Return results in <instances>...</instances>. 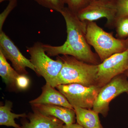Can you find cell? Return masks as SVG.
<instances>
[{
  "label": "cell",
  "mask_w": 128,
  "mask_h": 128,
  "mask_svg": "<svg viewBox=\"0 0 128 128\" xmlns=\"http://www.w3.org/2000/svg\"><path fill=\"white\" fill-rule=\"evenodd\" d=\"M66 25L67 38L61 46H53L43 44V48L49 56L59 54L70 56L88 64L98 65L101 62L96 54L92 52L86 38L87 23L78 18L76 13L68 7L60 12Z\"/></svg>",
  "instance_id": "obj_1"
},
{
  "label": "cell",
  "mask_w": 128,
  "mask_h": 128,
  "mask_svg": "<svg viewBox=\"0 0 128 128\" xmlns=\"http://www.w3.org/2000/svg\"><path fill=\"white\" fill-rule=\"evenodd\" d=\"M60 57L64 64L57 78V86L73 83L86 86L96 85L98 65L88 64L70 56Z\"/></svg>",
  "instance_id": "obj_2"
},
{
  "label": "cell",
  "mask_w": 128,
  "mask_h": 128,
  "mask_svg": "<svg viewBox=\"0 0 128 128\" xmlns=\"http://www.w3.org/2000/svg\"><path fill=\"white\" fill-rule=\"evenodd\" d=\"M86 23L88 42L94 48L101 62L113 54L124 52L128 48V38H116L112 33L105 32L94 22Z\"/></svg>",
  "instance_id": "obj_3"
},
{
  "label": "cell",
  "mask_w": 128,
  "mask_h": 128,
  "mask_svg": "<svg viewBox=\"0 0 128 128\" xmlns=\"http://www.w3.org/2000/svg\"><path fill=\"white\" fill-rule=\"evenodd\" d=\"M28 51L35 73L42 76L46 83L56 88L57 78L64 64L60 57L58 56L56 60L50 58L44 49L43 44L40 42L35 43L28 48Z\"/></svg>",
  "instance_id": "obj_4"
},
{
  "label": "cell",
  "mask_w": 128,
  "mask_h": 128,
  "mask_svg": "<svg viewBox=\"0 0 128 128\" xmlns=\"http://www.w3.org/2000/svg\"><path fill=\"white\" fill-rule=\"evenodd\" d=\"M56 88L73 107L87 109L92 108L101 88L96 85L86 86L76 83L60 85Z\"/></svg>",
  "instance_id": "obj_5"
},
{
  "label": "cell",
  "mask_w": 128,
  "mask_h": 128,
  "mask_svg": "<svg viewBox=\"0 0 128 128\" xmlns=\"http://www.w3.org/2000/svg\"><path fill=\"white\" fill-rule=\"evenodd\" d=\"M76 14L80 20L86 22L105 18L107 19L106 26L113 28L117 20L116 6L114 0H92Z\"/></svg>",
  "instance_id": "obj_6"
},
{
  "label": "cell",
  "mask_w": 128,
  "mask_h": 128,
  "mask_svg": "<svg viewBox=\"0 0 128 128\" xmlns=\"http://www.w3.org/2000/svg\"><path fill=\"white\" fill-rule=\"evenodd\" d=\"M125 74H121L113 78L101 88L95 101L92 110L104 117L106 116L111 101L120 94H128V80Z\"/></svg>",
  "instance_id": "obj_7"
},
{
  "label": "cell",
  "mask_w": 128,
  "mask_h": 128,
  "mask_svg": "<svg viewBox=\"0 0 128 128\" xmlns=\"http://www.w3.org/2000/svg\"><path fill=\"white\" fill-rule=\"evenodd\" d=\"M128 70V48L111 56L98 65L96 85L102 88Z\"/></svg>",
  "instance_id": "obj_8"
},
{
  "label": "cell",
  "mask_w": 128,
  "mask_h": 128,
  "mask_svg": "<svg viewBox=\"0 0 128 128\" xmlns=\"http://www.w3.org/2000/svg\"><path fill=\"white\" fill-rule=\"evenodd\" d=\"M0 51L6 60L11 62L14 69L20 74H27L26 68L35 72L30 60L22 54L13 41L2 31L0 32Z\"/></svg>",
  "instance_id": "obj_9"
},
{
  "label": "cell",
  "mask_w": 128,
  "mask_h": 128,
  "mask_svg": "<svg viewBox=\"0 0 128 128\" xmlns=\"http://www.w3.org/2000/svg\"><path fill=\"white\" fill-rule=\"evenodd\" d=\"M32 105V108L36 109L41 113L47 116L57 118L66 125L75 123L76 114L74 108L52 104H36Z\"/></svg>",
  "instance_id": "obj_10"
},
{
  "label": "cell",
  "mask_w": 128,
  "mask_h": 128,
  "mask_svg": "<svg viewBox=\"0 0 128 128\" xmlns=\"http://www.w3.org/2000/svg\"><path fill=\"white\" fill-rule=\"evenodd\" d=\"M55 88L48 83H46L42 88L41 95L37 98L30 101V103L31 105L52 104L73 109V107L69 103L65 96Z\"/></svg>",
  "instance_id": "obj_11"
},
{
  "label": "cell",
  "mask_w": 128,
  "mask_h": 128,
  "mask_svg": "<svg viewBox=\"0 0 128 128\" xmlns=\"http://www.w3.org/2000/svg\"><path fill=\"white\" fill-rule=\"evenodd\" d=\"M33 113L27 116L29 121L22 122V128H62L64 123L57 118L47 116L33 108Z\"/></svg>",
  "instance_id": "obj_12"
},
{
  "label": "cell",
  "mask_w": 128,
  "mask_h": 128,
  "mask_svg": "<svg viewBox=\"0 0 128 128\" xmlns=\"http://www.w3.org/2000/svg\"><path fill=\"white\" fill-rule=\"evenodd\" d=\"M77 123L84 128H103L98 114L91 109L73 107Z\"/></svg>",
  "instance_id": "obj_13"
},
{
  "label": "cell",
  "mask_w": 128,
  "mask_h": 128,
  "mask_svg": "<svg viewBox=\"0 0 128 128\" xmlns=\"http://www.w3.org/2000/svg\"><path fill=\"white\" fill-rule=\"evenodd\" d=\"M12 103L9 101H6L4 106L0 107V125L14 128H22L19 124L16 122L15 119L20 118L27 117L25 113L16 114L11 112Z\"/></svg>",
  "instance_id": "obj_14"
},
{
  "label": "cell",
  "mask_w": 128,
  "mask_h": 128,
  "mask_svg": "<svg viewBox=\"0 0 128 128\" xmlns=\"http://www.w3.org/2000/svg\"><path fill=\"white\" fill-rule=\"evenodd\" d=\"M6 60L0 51V76L6 85L16 87V80L19 74L11 66Z\"/></svg>",
  "instance_id": "obj_15"
},
{
  "label": "cell",
  "mask_w": 128,
  "mask_h": 128,
  "mask_svg": "<svg viewBox=\"0 0 128 128\" xmlns=\"http://www.w3.org/2000/svg\"><path fill=\"white\" fill-rule=\"evenodd\" d=\"M117 38L125 39L128 38V16L117 18L115 25Z\"/></svg>",
  "instance_id": "obj_16"
},
{
  "label": "cell",
  "mask_w": 128,
  "mask_h": 128,
  "mask_svg": "<svg viewBox=\"0 0 128 128\" xmlns=\"http://www.w3.org/2000/svg\"><path fill=\"white\" fill-rule=\"evenodd\" d=\"M38 3L47 8L60 12L64 7L63 0H34Z\"/></svg>",
  "instance_id": "obj_17"
},
{
  "label": "cell",
  "mask_w": 128,
  "mask_h": 128,
  "mask_svg": "<svg viewBox=\"0 0 128 128\" xmlns=\"http://www.w3.org/2000/svg\"><path fill=\"white\" fill-rule=\"evenodd\" d=\"M92 0H63L64 4L68 5L69 9L76 13L87 6Z\"/></svg>",
  "instance_id": "obj_18"
},
{
  "label": "cell",
  "mask_w": 128,
  "mask_h": 128,
  "mask_svg": "<svg viewBox=\"0 0 128 128\" xmlns=\"http://www.w3.org/2000/svg\"><path fill=\"white\" fill-rule=\"evenodd\" d=\"M117 9V18L128 16V0H114Z\"/></svg>",
  "instance_id": "obj_19"
},
{
  "label": "cell",
  "mask_w": 128,
  "mask_h": 128,
  "mask_svg": "<svg viewBox=\"0 0 128 128\" xmlns=\"http://www.w3.org/2000/svg\"><path fill=\"white\" fill-rule=\"evenodd\" d=\"M17 3V0L10 1L7 7L0 14V32L2 31V26L6 18L12 11L16 7Z\"/></svg>",
  "instance_id": "obj_20"
},
{
  "label": "cell",
  "mask_w": 128,
  "mask_h": 128,
  "mask_svg": "<svg viewBox=\"0 0 128 128\" xmlns=\"http://www.w3.org/2000/svg\"><path fill=\"white\" fill-rule=\"evenodd\" d=\"M30 84V80L26 75L20 74L18 76L16 81V86L20 90L27 89Z\"/></svg>",
  "instance_id": "obj_21"
},
{
  "label": "cell",
  "mask_w": 128,
  "mask_h": 128,
  "mask_svg": "<svg viewBox=\"0 0 128 128\" xmlns=\"http://www.w3.org/2000/svg\"><path fill=\"white\" fill-rule=\"evenodd\" d=\"M62 128H84L82 127V126L80 125L79 124H73L71 125H64L63 126Z\"/></svg>",
  "instance_id": "obj_22"
},
{
  "label": "cell",
  "mask_w": 128,
  "mask_h": 128,
  "mask_svg": "<svg viewBox=\"0 0 128 128\" xmlns=\"http://www.w3.org/2000/svg\"><path fill=\"white\" fill-rule=\"evenodd\" d=\"M124 74H125V75H126V76L128 78V70H127L124 72Z\"/></svg>",
  "instance_id": "obj_23"
},
{
  "label": "cell",
  "mask_w": 128,
  "mask_h": 128,
  "mask_svg": "<svg viewBox=\"0 0 128 128\" xmlns=\"http://www.w3.org/2000/svg\"><path fill=\"white\" fill-rule=\"evenodd\" d=\"M6 0L10 1V0H0V2H2L4 1H6Z\"/></svg>",
  "instance_id": "obj_24"
}]
</instances>
